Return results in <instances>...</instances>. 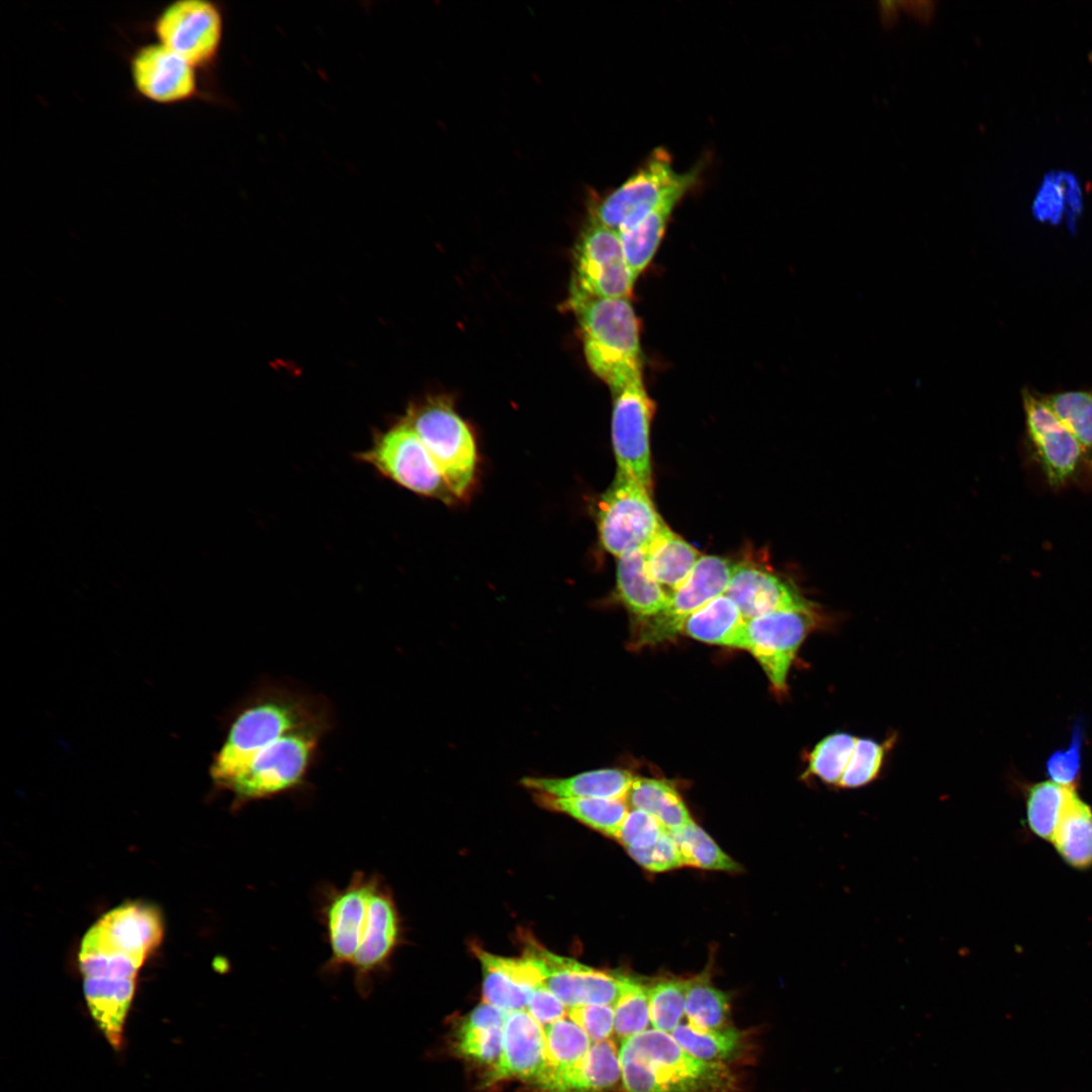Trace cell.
I'll return each mask as SVG.
<instances>
[{
  "mask_svg": "<svg viewBox=\"0 0 1092 1092\" xmlns=\"http://www.w3.org/2000/svg\"><path fill=\"white\" fill-rule=\"evenodd\" d=\"M613 1008L614 1032L621 1041L647 1030L650 1023L647 985L623 976L622 989Z\"/></svg>",
  "mask_w": 1092,
  "mask_h": 1092,
  "instance_id": "cell-37",
  "label": "cell"
},
{
  "mask_svg": "<svg viewBox=\"0 0 1092 1092\" xmlns=\"http://www.w3.org/2000/svg\"><path fill=\"white\" fill-rule=\"evenodd\" d=\"M402 421L421 439L454 497L465 494L477 462L475 441L466 423L438 399L412 405Z\"/></svg>",
  "mask_w": 1092,
  "mask_h": 1092,
  "instance_id": "cell-7",
  "label": "cell"
},
{
  "mask_svg": "<svg viewBox=\"0 0 1092 1092\" xmlns=\"http://www.w3.org/2000/svg\"><path fill=\"white\" fill-rule=\"evenodd\" d=\"M856 739L857 737L843 732L824 737L810 752L803 777H815L827 785L838 787Z\"/></svg>",
  "mask_w": 1092,
  "mask_h": 1092,
  "instance_id": "cell-35",
  "label": "cell"
},
{
  "mask_svg": "<svg viewBox=\"0 0 1092 1092\" xmlns=\"http://www.w3.org/2000/svg\"><path fill=\"white\" fill-rule=\"evenodd\" d=\"M682 632L705 643L747 650V620L725 594L693 613Z\"/></svg>",
  "mask_w": 1092,
  "mask_h": 1092,
  "instance_id": "cell-24",
  "label": "cell"
},
{
  "mask_svg": "<svg viewBox=\"0 0 1092 1092\" xmlns=\"http://www.w3.org/2000/svg\"><path fill=\"white\" fill-rule=\"evenodd\" d=\"M526 953L537 964L544 987L568 1008L584 1004L614 1006L620 995L623 975L593 969L537 944L528 945Z\"/></svg>",
  "mask_w": 1092,
  "mask_h": 1092,
  "instance_id": "cell-17",
  "label": "cell"
},
{
  "mask_svg": "<svg viewBox=\"0 0 1092 1092\" xmlns=\"http://www.w3.org/2000/svg\"><path fill=\"white\" fill-rule=\"evenodd\" d=\"M651 493L632 476L616 471L599 503V537L606 551L619 558L645 550L666 526Z\"/></svg>",
  "mask_w": 1092,
  "mask_h": 1092,
  "instance_id": "cell-10",
  "label": "cell"
},
{
  "mask_svg": "<svg viewBox=\"0 0 1092 1092\" xmlns=\"http://www.w3.org/2000/svg\"><path fill=\"white\" fill-rule=\"evenodd\" d=\"M727 994L716 988L705 974L686 980L685 1015L701 1029L726 1027L729 1014Z\"/></svg>",
  "mask_w": 1092,
  "mask_h": 1092,
  "instance_id": "cell-32",
  "label": "cell"
},
{
  "mask_svg": "<svg viewBox=\"0 0 1092 1092\" xmlns=\"http://www.w3.org/2000/svg\"><path fill=\"white\" fill-rule=\"evenodd\" d=\"M322 695L280 681H262L239 704L210 765L232 810L306 789L324 737L334 727Z\"/></svg>",
  "mask_w": 1092,
  "mask_h": 1092,
  "instance_id": "cell-1",
  "label": "cell"
},
{
  "mask_svg": "<svg viewBox=\"0 0 1092 1092\" xmlns=\"http://www.w3.org/2000/svg\"><path fill=\"white\" fill-rule=\"evenodd\" d=\"M893 743V737L883 743L870 738H857L838 787L855 789L873 782L879 776L886 753Z\"/></svg>",
  "mask_w": 1092,
  "mask_h": 1092,
  "instance_id": "cell-39",
  "label": "cell"
},
{
  "mask_svg": "<svg viewBox=\"0 0 1092 1092\" xmlns=\"http://www.w3.org/2000/svg\"><path fill=\"white\" fill-rule=\"evenodd\" d=\"M620 1078L619 1049L610 1038L593 1042L580 1062L543 1077L536 1085L544 1092H607Z\"/></svg>",
  "mask_w": 1092,
  "mask_h": 1092,
  "instance_id": "cell-21",
  "label": "cell"
},
{
  "mask_svg": "<svg viewBox=\"0 0 1092 1092\" xmlns=\"http://www.w3.org/2000/svg\"><path fill=\"white\" fill-rule=\"evenodd\" d=\"M1025 417L1020 456L1029 485L1037 491L1092 490V459L1043 400L1022 392Z\"/></svg>",
  "mask_w": 1092,
  "mask_h": 1092,
  "instance_id": "cell-6",
  "label": "cell"
},
{
  "mask_svg": "<svg viewBox=\"0 0 1092 1092\" xmlns=\"http://www.w3.org/2000/svg\"><path fill=\"white\" fill-rule=\"evenodd\" d=\"M1042 398L1092 459V391H1062Z\"/></svg>",
  "mask_w": 1092,
  "mask_h": 1092,
  "instance_id": "cell-36",
  "label": "cell"
},
{
  "mask_svg": "<svg viewBox=\"0 0 1092 1092\" xmlns=\"http://www.w3.org/2000/svg\"><path fill=\"white\" fill-rule=\"evenodd\" d=\"M1052 843L1069 866L1077 870L1092 866V809L1077 793L1069 802Z\"/></svg>",
  "mask_w": 1092,
  "mask_h": 1092,
  "instance_id": "cell-29",
  "label": "cell"
},
{
  "mask_svg": "<svg viewBox=\"0 0 1092 1092\" xmlns=\"http://www.w3.org/2000/svg\"><path fill=\"white\" fill-rule=\"evenodd\" d=\"M503 1027L473 1028L458 1026L456 1051L466 1059L493 1066L502 1053Z\"/></svg>",
  "mask_w": 1092,
  "mask_h": 1092,
  "instance_id": "cell-40",
  "label": "cell"
},
{
  "mask_svg": "<svg viewBox=\"0 0 1092 1092\" xmlns=\"http://www.w3.org/2000/svg\"><path fill=\"white\" fill-rule=\"evenodd\" d=\"M627 851L637 863L653 873L667 872L684 866L677 845L668 831L647 848Z\"/></svg>",
  "mask_w": 1092,
  "mask_h": 1092,
  "instance_id": "cell-44",
  "label": "cell"
},
{
  "mask_svg": "<svg viewBox=\"0 0 1092 1092\" xmlns=\"http://www.w3.org/2000/svg\"><path fill=\"white\" fill-rule=\"evenodd\" d=\"M543 1029L546 1069L538 1082L547 1075L576 1065L584 1058L593 1043L586 1033L568 1016L543 1026Z\"/></svg>",
  "mask_w": 1092,
  "mask_h": 1092,
  "instance_id": "cell-31",
  "label": "cell"
},
{
  "mask_svg": "<svg viewBox=\"0 0 1092 1092\" xmlns=\"http://www.w3.org/2000/svg\"><path fill=\"white\" fill-rule=\"evenodd\" d=\"M701 170L698 165L678 173L669 154L656 149L621 186L594 203L590 219L617 232L627 229L666 197L687 193L696 185Z\"/></svg>",
  "mask_w": 1092,
  "mask_h": 1092,
  "instance_id": "cell-8",
  "label": "cell"
},
{
  "mask_svg": "<svg viewBox=\"0 0 1092 1092\" xmlns=\"http://www.w3.org/2000/svg\"><path fill=\"white\" fill-rule=\"evenodd\" d=\"M544 808L564 813L584 825L616 839L630 810L626 800L560 798L534 794Z\"/></svg>",
  "mask_w": 1092,
  "mask_h": 1092,
  "instance_id": "cell-28",
  "label": "cell"
},
{
  "mask_svg": "<svg viewBox=\"0 0 1092 1092\" xmlns=\"http://www.w3.org/2000/svg\"><path fill=\"white\" fill-rule=\"evenodd\" d=\"M1076 793V788L1065 787L1053 781L1032 785L1026 798V817L1030 830L1052 842L1067 806Z\"/></svg>",
  "mask_w": 1092,
  "mask_h": 1092,
  "instance_id": "cell-30",
  "label": "cell"
},
{
  "mask_svg": "<svg viewBox=\"0 0 1092 1092\" xmlns=\"http://www.w3.org/2000/svg\"><path fill=\"white\" fill-rule=\"evenodd\" d=\"M650 1023L670 1033L685 1015L686 980L661 979L647 986Z\"/></svg>",
  "mask_w": 1092,
  "mask_h": 1092,
  "instance_id": "cell-38",
  "label": "cell"
},
{
  "mask_svg": "<svg viewBox=\"0 0 1092 1092\" xmlns=\"http://www.w3.org/2000/svg\"><path fill=\"white\" fill-rule=\"evenodd\" d=\"M734 563L729 559L702 555L687 580L672 590L665 609L659 614L637 619L632 633V646L642 647L662 643L682 632L686 620L715 598L724 595Z\"/></svg>",
  "mask_w": 1092,
  "mask_h": 1092,
  "instance_id": "cell-12",
  "label": "cell"
},
{
  "mask_svg": "<svg viewBox=\"0 0 1092 1092\" xmlns=\"http://www.w3.org/2000/svg\"><path fill=\"white\" fill-rule=\"evenodd\" d=\"M546 1069L543 1026L527 1011L507 1013L503 1027V1046L497 1062L487 1072L483 1084L521 1079L535 1084Z\"/></svg>",
  "mask_w": 1092,
  "mask_h": 1092,
  "instance_id": "cell-19",
  "label": "cell"
},
{
  "mask_svg": "<svg viewBox=\"0 0 1092 1092\" xmlns=\"http://www.w3.org/2000/svg\"><path fill=\"white\" fill-rule=\"evenodd\" d=\"M507 1013L497 1006L482 1002L463 1018L459 1026L473 1028L503 1027Z\"/></svg>",
  "mask_w": 1092,
  "mask_h": 1092,
  "instance_id": "cell-46",
  "label": "cell"
},
{
  "mask_svg": "<svg viewBox=\"0 0 1092 1092\" xmlns=\"http://www.w3.org/2000/svg\"><path fill=\"white\" fill-rule=\"evenodd\" d=\"M573 259L570 292L630 299L636 278L617 231L589 218L578 237Z\"/></svg>",
  "mask_w": 1092,
  "mask_h": 1092,
  "instance_id": "cell-13",
  "label": "cell"
},
{
  "mask_svg": "<svg viewBox=\"0 0 1092 1092\" xmlns=\"http://www.w3.org/2000/svg\"><path fill=\"white\" fill-rule=\"evenodd\" d=\"M821 622L818 607L779 611L747 620V650L777 692L787 690L788 673L801 644Z\"/></svg>",
  "mask_w": 1092,
  "mask_h": 1092,
  "instance_id": "cell-16",
  "label": "cell"
},
{
  "mask_svg": "<svg viewBox=\"0 0 1092 1092\" xmlns=\"http://www.w3.org/2000/svg\"><path fill=\"white\" fill-rule=\"evenodd\" d=\"M626 802L654 816L668 832L694 821L679 793L664 780L635 777Z\"/></svg>",
  "mask_w": 1092,
  "mask_h": 1092,
  "instance_id": "cell-27",
  "label": "cell"
},
{
  "mask_svg": "<svg viewBox=\"0 0 1092 1092\" xmlns=\"http://www.w3.org/2000/svg\"><path fill=\"white\" fill-rule=\"evenodd\" d=\"M355 458L417 494L445 502L454 498L427 448L402 420L376 432L371 445Z\"/></svg>",
  "mask_w": 1092,
  "mask_h": 1092,
  "instance_id": "cell-11",
  "label": "cell"
},
{
  "mask_svg": "<svg viewBox=\"0 0 1092 1092\" xmlns=\"http://www.w3.org/2000/svg\"><path fill=\"white\" fill-rule=\"evenodd\" d=\"M525 1011L545 1026L566 1017L568 1007L544 985H540L531 992Z\"/></svg>",
  "mask_w": 1092,
  "mask_h": 1092,
  "instance_id": "cell-45",
  "label": "cell"
},
{
  "mask_svg": "<svg viewBox=\"0 0 1092 1092\" xmlns=\"http://www.w3.org/2000/svg\"><path fill=\"white\" fill-rule=\"evenodd\" d=\"M223 14L208 0H175L147 23L154 40L171 50L206 77L215 66L223 38Z\"/></svg>",
  "mask_w": 1092,
  "mask_h": 1092,
  "instance_id": "cell-9",
  "label": "cell"
},
{
  "mask_svg": "<svg viewBox=\"0 0 1092 1092\" xmlns=\"http://www.w3.org/2000/svg\"><path fill=\"white\" fill-rule=\"evenodd\" d=\"M672 1038L693 1057L722 1063L737 1052L742 1033L734 1027L701 1029L688 1023H679L670 1033Z\"/></svg>",
  "mask_w": 1092,
  "mask_h": 1092,
  "instance_id": "cell-33",
  "label": "cell"
},
{
  "mask_svg": "<svg viewBox=\"0 0 1092 1092\" xmlns=\"http://www.w3.org/2000/svg\"><path fill=\"white\" fill-rule=\"evenodd\" d=\"M612 443L617 470L624 472L652 492L650 424L654 402L643 377L613 390Z\"/></svg>",
  "mask_w": 1092,
  "mask_h": 1092,
  "instance_id": "cell-15",
  "label": "cell"
},
{
  "mask_svg": "<svg viewBox=\"0 0 1092 1092\" xmlns=\"http://www.w3.org/2000/svg\"><path fill=\"white\" fill-rule=\"evenodd\" d=\"M701 553L666 525L644 550L648 574L665 589L681 585Z\"/></svg>",
  "mask_w": 1092,
  "mask_h": 1092,
  "instance_id": "cell-25",
  "label": "cell"
},
{
  "mask_svg": "<svg viewBox=\"0 0 1092 1092\" xmlns=\"http://www.w3.org/2000/svg\"><path fill=\"white\" fill-rule=\"evenodd\" d=\"M568 306L578 320L587 364L611 391L642 377L639 323L629 299L570 292Z\"/></svg>",
  "mask_w": 1092,
  "mask_h": 1092,
  "instance_id": "cell-5",
  "label": "cell"
},
{
  "mask_svg": "<svg viewBox=\"0 0 1092 1092\" xmlns=\"http://www.w3.org/2000/svg\"><path fill=\"white\" fill-rule=\"evenodd\" d=\"M126 59L131 86L139 98L159 105H176L210 97L201 74L155 40L134 47Z\"/></svg>",
  "mask_w": 1092,
  "mask_h": 1092,
  "instance_id": "cell-14",
  "label": "cell"
},
{
  "mask_svg": "<svg viewBox=\"0 0 1092 1092\" xmlns=\"http://www.w3.org/2000/svg\"><path fill=\"white\" fill-rule=\"evenodd\" d=\"M476 956L482 968L484 1002L507 1012L525 1010L531 992L542 985L537 965L527 956L519 959L491 954L480 948Z\"/></svg>",
  "mask_w": 1092,
  "mask_h": 1092,
  "instance_id": "cell-20",
  "label": "cell"
},
{
  "mask_svg": "<svg viewBox=\"0 0 1092 1092\" xmlns=\"http://www.w3.org/2000/svg\"><path fill=\"white\" fill-rule=\"evenodd\" d=\"M162 937L156 907L140 902L117 906L83 936L78 956L83 981L136 986L141 968Z\"/></svg>",
  "mask_w": 1092,
  "mask_h": 1092,
  "instance_id": "cell-3",
  "label": "cell"
},
{
  "mask_svg": "<svg viewBox=\"0 0 1092 1092\" xmlns=\"http://www.w3.org/2000/svg\"><path fill=\"white\" fill-rule=\"evenodd\" d=\"M679 850L684 866L724 872H738L739 864L694 821L669 832Z\"/></svg>",
  "mask_w": 1092,
  "mask_h": 1092,
  "instance_id": "cell-34",
  "label": "cell"
},
{
  "mask_svg": "<svg viewBox=\"0 0 1092 1092\" xmlns=\"http://www.w3.org/2000/svg\"><path fill=\"white\" fill-rule=\"evenodd\" d=\"M725 595L736 604L746 620L779 611L817 608L792 582L763 566L747 561L734 564Z\"/></svg>",
  "mask_w": 1092,
  "mask_h": 1092,
  "instance_id": "cell-18",
  "label": "cell"
},
{
  "mask_svg": "<svg viewBox=\"0 0 1092 1092\" xmlns=\"http://www.w3.org/2000/svg\"><path fill=\"white\" fill-rule=\"evenodd\" d=\"M617 596L624 607L637 619L655 616L668 604L670 593L647 572L644 550H636L617 558Z\"/></svg>",
  "mask_w": 1092,
  "mask_h": 1092,
  "instance_id": "cell-23",
  "label": "cell"
},
{
  "mask_svg": "<svg viewBox=\"0 0 1092 1092\" xmlns=\"http://www.w3.org/2000/svg\"><path fill=\"white\" fill-rule=\"evenodd\" d=\"M665 831L651 814L630 809L616 839L626 849H643L653 845Z\"/></svg>",
  "mask_w": 1092,
  "mask_h": 1092,
  "instance_id": "cell-41",
  "label": "cell"
},
{
  "mask_svg": "<svg viewBox=\"0 0 1092 1092\" xmlns=\"http://www.w3.org/2000/svg\"><path fill=\"white\" fill-rule=\"evenodd\" d=\"M685 195L686 192H677L666 197L634 224L618 232L627 263L635 278L652 260L663 238L669 217Z\"/></svg>",
  "mask_w": 1092,
  "mask_h": 1092,
  "instance_id": "cell-26",
  "label": "cell"
},
{
  "mask_svg": "<svg viewBox=\"0 0 1092 1092\" xmlns=\"http://www.w3.org/2000/svg\"><path fill=\"white\" fill-rule=\"evenodd\" d=\"M635 776L621 768H602L568 778L526 777L521 785L534 794L560 798L626 800Z\"/></svg>",
  "mask_w": 1092,
  "mask_h": 1092,
  "instance_id": "cell-22",
  "label": "cell"
},
{
  "mask_svg": "<svg viewBox=\"0 0 1092 1092\" xmlns=\"http://www.w3.org/2000/svg\"><path fill=\"white\" fill-rule=\"evenodd\" d=\"M1083 737V727L1077 722L1068 748L1054 752L1046 761V772L1051 781L1076 788L1081 769Z\"/></svg>",
  "mask_w": 1092,
  "mask_h": 1092,
  "instance_id": "cell-42",
  "label": "cell"
},
{
  "mask_svg": "<svg viewBox=\"0 0 1092 1092\" xmlns=\"http://www.w3.org/2000/svg\"><path fill=\"white\" fill-rule=\"evenodd\" d=\"M318 915L330 948L324 971L337 974L349 968L358 993L368 996L400 937L398 912L387 886L378 874L356 872L344 887H323Z\"/></svg>",
  "mask_w": 1092,
  "mask_h": 1092,
  "instance_id": "cell-2",
  "label": "cell"
},
{
  "mask_svg": "<svg viewBox=\"0 0 1092 1092\" xmlns=\"http://www.w3.org/2000/svg\"><path fill=\"white\" fill-rule=\"evenodd\" d=\"M619 1060L625 1092H727L730 1086L722 1063L693 1057L654 1028L622 1040Z\"/></svg>",
  "mask_w": 1092,
  "mask_h": 1092,
  "instance_id": "cell-4",
  "label": "cell"
},
{
  "mask_svg": "<svg viewBox=\"0 0 1092 1092\" xmlns=\"http://www.w3.org/2000/svg\"><path fill=\"white\" fill-rule=\"evenodd\" d=\"M573 1020L593 1042L610 1039L614 1031V1008L611 1005L584 1004L568 1008Z\"/></svg>",
  "mask_w": 1092,
  "mask_h": 1092,
  "instance_id": "cell-43",
  "label": "cell"
}]
</instances>
